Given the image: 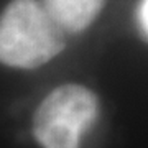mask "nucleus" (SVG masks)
<instances>
[{"instance_id": "f257e3e1", "label": "nucleus", "mask_w": 148, "mask_h": 148, "mask_svg": "<svg viewBox=\"0 0 148 148\" xmlns=\"http://www.w3.org/2000/svg\"><path fill=\"white\" fill-rule=\"evenodd\" d=\"M64 32L36 0H13L0 15V63L33 69L63 51Z\"/></svg>"}, {"instance_id": "20e7f679", "label": "nucleus", "mask_w": 148, "mask_h": 148, "mask_svg": "<svg viewBox=\"0 0 148 148\" xmlns=\"http://www.w3.org/2000/svg\"><path fill=\"white\" fill-rule=\"evenodd\" d=\"M140 23H142L143 32L148 36V0H143L142 7H140Z\"/></svg>"}, {"instance_id": "f03ea898", "label": "nucleus", "mask_w": 148, "mask_h": 148, "mask_svg": "<svg viewBox=\"0 0 148 148\" xmlns=\"http://www.w3.org/2000/svg\"><path fill=\"white\" fill-rule=\"evenodd\" d=\"M97 117V97L84 86L64 84L51 90L35 112L33 133L43 148H79Z\"/></svg>"}, {"instance_id": "7ed1b4c3", "label": "nucleus", "mask_w": 148, "mask_h": 148, "mask_svg": "<svg viewBox=\"0 0 148 148\" xmlns=\"http://www.w3.org/2000/svg\"><path fill=\"white\" fill-rule=\"evenodd\" d=\"M106 0H41L43 8L64 33H79L101 13Z\"/></svg>"}]
</instances>
